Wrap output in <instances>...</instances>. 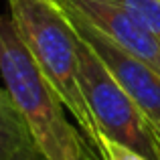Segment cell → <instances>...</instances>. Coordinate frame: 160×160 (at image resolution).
I'll return each mask as SVG.
<instances>
[{
    "mask_svg": "<svg viewBox=\"0 0 160 160\" xmlns=\"http://www.w3.org/2000/svg\"><path fill=\"white\" fill-rule=\"evenodd\" d=\"M148 128H150V134H152V138L156 140V146L160 150V124L158 122H150L148 120Z\"/></svg>",
    "mask_w": 160,
    "mask_h": 160,
    "instance_id": "obj_10",
    "label": "cell"
},
{
    "mask_svg": "<svg viewBox=\"0 0 160 160\" xmlns=\"http://www.w3.org/2000/svg\"><path fill=\"white\" fill-rule=\"evenodd\" d=\"M10 160H47V158H45V154L37 148V144L31 138V140H27L22 146H20L18 152H16Z\"/></svg>",
    "mask_w": 160,
    "mask_h": 160,
    "instance_id": "obj_9",
    "label": "cell"
},
{
    "mask_svg": "<svg viewBox=\"0 0 160 160\" xmlns=\"http://www.w3.org/2000/svg\"><path fill=\"white\" fill-rule=\"evenodd\" d=\"M10 22L47 83L77 122L91 150L99 154V130L79 81L75 31L53 0H8Z\"/></svg>",
    "mask_w": 160,
    "mask_h": 160,
    "instance_id": "obj_1",
    "label": "cell"
},
{
    "mask_svg": "<svg viewBox=\"0 0 160 160\" xmlns=\"http://www.w3.org/2000/svg\"><path fill=\"white\" fill-rule=\"evenodd\" d=\"M79 53V81L87 108L102 134L142 152L150 160H160V150L148 128V118L138 103L116 81L98 53L75 32Z\"/></svg>",
    "mask_w": 160,
    "mask_h": 160,
    "instance_id": "obj_3",
    "label": "cell"
},
{
    "mask_svg": "<svg viewBox=\"0 0 160 160\" xmlns=\"http://www.w3.org/2000/svg\"><path fill=\"white\" fill-rule=\"evenodd\" d=\"M27 140H31L27 122L10 93L0 89V160H10Z\"/></svg>",
    "mask_w": 160,
    "mask_h": 160,
    "instance_id": "obj_6",
    "label": "cell"
},
{
    "mask_svg": "<svg viewBox=\"0 0 160 160\" xmlns=\"http://www.w3.org/2000/svg\"><path fill=\"white\" fill-rule=\"evenodd\" d=\"M99 158L102 160H150L142 152L122 144L118 140H112L109 136L99 132Z\"/></svg>",
    "mask_w": 160,
    "mask_h": 160,
    "instance_id": "obj_8",
    "label": "cell"
},
{
    "mask_svg": "<svg viewBox=\"0 0 160 160\" xmlns=\"http://www.w3.org/2000/svg\"><path fill=\"white\" fill-rule=\"evenodd\" d=\"M0 75L27 122L32 142L47 160H83L89 146L67 122L65 106L47 83L10 18L0 16Z\"/></svg>",
    "mask_w": 160,
    "mask_h": 160,
    "instance_id": "obj_2",
    "label": "cell"
},
{
    "mask_svg": "<svg viewBox=\"0 0 160 160\" xmlns=\"http://www.w3.org/2000/svg\"><path fill=\"white\" fill-rule=\"evenodd\" d=\"M63 10L65 18L73 27L81 39L89 43V47L98 53L103 61L108 71L116 77V81L126 89V93L138 103V108L144 112L150 122L160 124V73L134 57L132 53L124 51L120 45H116L109 37H106L91 20H87L81 12L69 6L63 0H53Z\"/></svg>",
    "mask_w": 160,
    "mask_h": 160,
    "instance_id": "obj_4",
    "label": "cell"
},
{
    "mask_svg": "<svg viewBox=\"0 0 160 160\" xmlns=\"http://www.w3.org/2000/svg\"><path fill=\"white\" fill-rule=\"evenodd\" d=\"M83 160H102V158H99V154L95 152V150H91L89 146H85V158Z\"/></svg>",
    "mask_w": 160,
    "mask_h": 160,
    "instance_id": "obj_11",
    "label": "cell"
},
{
    "mask_svg": "<svg viewBox=\"0 0 160 160\" xmlns=\"http://www.w3.org/2000/svg\"><path fill=\"white\" fill-rule=\"evenodd\" d=\"M63 2L81 12L124 51L132 53L134 57L160 73V41L120 4H116L113 0H63Z\"/></svg>",
    "mask_w": 160,
    "mask_h": 160,
    "instance_id": "obj_5",
    "label": "cell"
},
{
    "mask_svg": "<svg viewBox=\"0 0 160 160\" xmlns=\"http://www.w3.org/2000/svg\"><path fill=\"white\" fill-rule=\"evenodd\" d=\"M160 41V0H113Z\"/></svg>",
    "mask_w": 160,
    "mask_h": 160,
    "instance_id": "obj_7",
    "label": "cell"
}]
</instances>
